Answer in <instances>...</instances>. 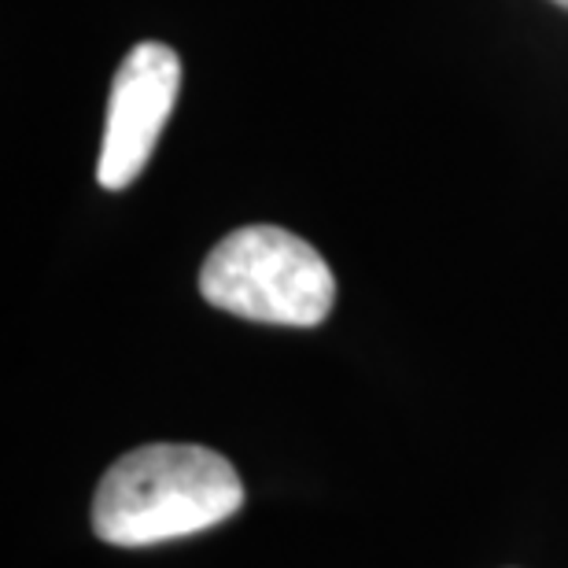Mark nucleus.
I'll use <instances>...</instances> for the list:
<instances>
[{
  "instance_id": "f257e3e1",
  "label": "nucleus",
  "mask_w": 568,
  "mask_h": 568,
  "mask_svg": "<svg viewBox=\"0 0 568 568\" xmlns=\"http://www.w3.org/2000/svg\"><path fill=\"white\" fill-rule=\"evenodd\" d=\"M241 506L244 484L219 450L148 443L100 476L93 531L111 547H155L222 525Z\"/></svg>"
},
{
  "instance_id": "f03ea898",
  "label": "nucleus",
  "mask_w": 568,
  "mask_h": 568,
  "mask_svg": "<svg viewBox=\"0 0 568 568\" xmlns=\"http://www.w3.org/2000/svg\"><path fill=\"white\" fill-rule=\"evenodd\" d=\"M200 295L263 325L314 328L336 303V277L317 247L281 225H244L211 247Z\"/></svg>"
},
{
  "instance_id": "7ed1b4c3",
  "label": "nucleus",
  "mask_w": 568,
  "mask_h": 568,
  "mask_svg": "<svg viewBox=\"0 0 568 568\" xmlns=\"http://www.w3.org/2000/svg\"><path fill=\"white\" fill-rule=\"evenodd\" d=\"M181 89V60L170 44L141 41L115 71L108 100V126L100 144L97 181L111 192L133 185L152 159L159 133L174 111Z\"/></svg>"
},
{
  "instance_id": "20e7f679",
  "label": "nucleus",
  "mask_w": 568,
  "mask_h": 568,
  "mask_svg": "<svg viewBox=\"0 0 568 568\" xmlns=\"http://www.w3.org/2000/svg\"><path fill=\"white\" fill-rule=\"evenodd\" d=\"M554 4H561V8L568 11V0H554Z\"/></svg>"
}]
</instances>
